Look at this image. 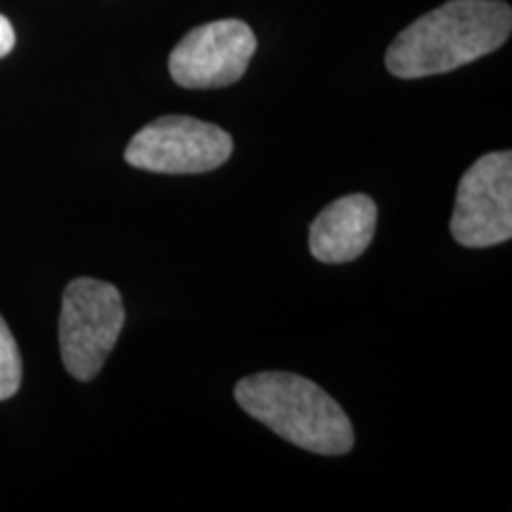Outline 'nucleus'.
Instances as JSON below:
<instances>
[{
	"label": "nucleus",
	"instance_id": "nucleus-1",
	"mask_svg": "<svg viewBox=\"0 0 512 512\" xmlns=\"http://www.w3.org/2000/svg\"><path fill=\"white\" fill-rule=\"evenodd\" d=\"M512 10L501 0H451L408 24L384 64L399 79L446 74L494 53L508 41Z\"/></svg>",
	"mask_w": 512,
	"mask_h": 512
},
{
	"label": "nucleus",
	"instance_id": "nucleus-2",
	"mask_svg": "<svg viewBox=\"0 0 512 512\" xmlns=\"http://www.w3.org/2000/svg\"><path fill=\"white\" fill-rule=\"evenodd\" d=\"M235 401L268 430L320 456L354 448V427L328 392L294 373L249 375L235 387Z\"/></svg>",
	"mask_w": 512,
	"mask_h": 512
},
{
	"label": "nucleus",
	"instance_id": "nucleus-3",
	"mask_svg": "<svg viewBox=\"0 0 512 512\" xmlns=\"http://www.w3.org/2000/svg\"><path fill=\"white\" fill-rule=\"evenodd\" d=\"M126 313L114 285L76 278L62 294L60 354L67 373L88 382L100 373L124 330Z\"/></svg>",
	"mask_w": 512,
	"mask_h": 512
},
{
	"label": "nucleus",
	"instance_id": "nucleus-4",
	"mask_svg": "<svg viewBox=\"0 0 512 512\" xmlns=\"http://www.w3.org/2000/svg\"><path fill=\"white\" fill-rule=\"evenodd\" d=\"M233 155L223 128L192 117H162L138 131L126 147V162L152 174H207Z\"/></svg>",
	"mask_w": 512,
	"mask_h": 512
},
{
	"label": "nucleus",
	"instance_id": "nucleus-5",
	"mask_svg": "<svg viewBox=\"0 0 512 512\" xmlns=\"http://www.w3.org/2000/svg\"><path fill=\"white\" fill-rule=\"evenodd\" d=\"M451 235L458 245L482 249L508 242L512 235V155L479 157L460 178Z\"/></svg>",
	"mask_w": 512,
	"mask_h": 512
},
{
	"label": "nucleus",
	"instance_id": "nucleus-6",
	"mask_svg": "<svg viewBox=\"0 0 512 512\" xmlns=\"http://www.w3.org/2000/svg\"><path fill=\"white\" fill-rule=\"evenodd\" d=\"M256 36L240 19H219L192 29L171 50L169 72L183 88H223L245 76Z\"/></svg>",
	"mask_w": 512,
	"mask_h": 512
},
{
	"label": "nucleus",
	"instance_id": "nucleus-7",
	"mask_svg": "<svg viewBox=\"0 0 512 512\" xmlns=\"http://www.w3.org/2000/svg\"><path fill=\"white\" fill-rule=\"evenodd\" d=\"M377 207L368 195H347L328 204L311 223L309 249L323 264H347L370 247Z\"/></svg>",
	"mask_w": 512,
	"mask_h": 512
},
{
	"label": "nucleus",
	"instance_id": "nucleus-8",
	"mask_svg": "<svg viewBox=\"0 0 512 512\" xmlns=\"http://www.w3.org/2000/svg\"><path fill=\"white\" fill-rule=\"evenodd\" d=\"M22 384V356L12 332L0 316V401H8Z\"/></svg>",
	"mask_w": 512,
	"mask_h": 512
},
{
	"label": "nucleus",
	"instance_id": "nucleus-9",
	"mask_svg": "<svg viewBox=\"0 0 512 512\" xmlns=\"http://www.w3.org/2000/svg\"><path fill=\"white\" fill-rule=\"evenodd\" d=\"M12 48H15V29H12L8 17L0 15V60L10 55Z\"/></svg>",
	"mask_w": 512,
	"mask_h": 512
}]
</instances>
